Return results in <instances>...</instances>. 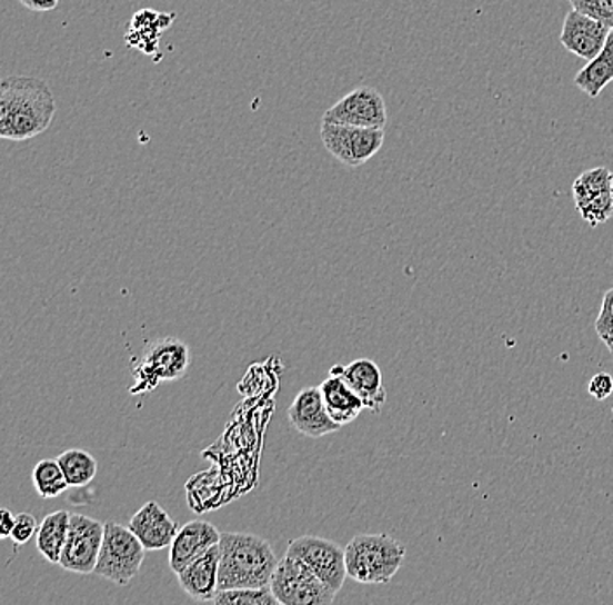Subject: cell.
I'll return each mask as SVG.
<instances>
[{
	"instance_id": "1",
	"label": "cell",
	"mask_w": 613,
	"mask_h": 605,
	"mask_svg": "<svg viewBox=\"0 0 613 605\" xmlns=\"http://www.w3.org/2000/svg\"><path fill=\"white\" fill-rule=\"evenodd\" d=\"M57 116V100L42 79L6 77L0 85V137L24 141L49 130Z\"/></svg>"
},
{
	"instance_id": "2",
	"label": "cell",
	"mask_w": 613,
	"mask_h": 605,
	"mask_svg": "<svg viewBox=\"0 0 613 605\" xmlns=\"http://www.w3.org/2000/svg\"><path fill=\"white\" fill-rule=\"evenodd\" d=\"M271 543L257 534L222 533L220 537L219 592L271 586L278 567Z\"/></svg>"
},
{
	"instance_id": "3",
	"label": "cell",
	"mask_w": 613,
	"mask_h": 605,
	"mask_svg": "<svg viewBox=\"0 0 613 605\" xmlns=\"http://www.w3.org/2000/svg\"><path fill=\"white\" fill-rule=\"evenodd\" d=\"M406 557L400 540L389 534H360L345 546L351 579L361 585H385L398 574Z\"/></svg>"
},
{
	"instance_id": "4",
	"label": "cell",
	"mask_w": 613,
	"mask_h": 605,
	"mask_svg": "<svg viewBox=\"0 0 613 605\" xmlns=\"http://www.w3.org/2000/svg\"><path fill=\"white\" fill-rule=\"evenodd\" d=\"M145 552L142 540L138 539L130 527L105 522V534L94 574L119 586L130 585L142 569Z\"/></svg>"
},
{
	"instance_id": "5",
	"label": "cell",
	"mask_w": 613,
	"mask_h": 605,
	"mask_svg": "<svg viewBox=\"0 0 613 605\" xmlns=\"http://www.w3.org/2000/svg\"><path fill=\"white\" fill-rule=\"evenodd\" d=\"M190 365L189 346L177 337L155 339L145 347L142 361L134 367L133 395H143L158 388L161 383L185 377Z\"/></svg>"
},
{
	"instance_id": "6",
	"label": "cell",
	"mask_w": 613,
	"mask_h": 605,
	"mask_svg": "<svg viewBox=\"0 0 613 605\" xmlns=\"http://www.w3.org/2000/svg\"><path fill=\"white\" fill-rule=\"evenodd\" d=\"M271 589L279 604L283 605H330L336 597V592L315 576L309 565L288 552L279 558Z\"/></svg>"
},
{
	"instance_id": "7",
	"label": "cell",
	"mask_w": 613,
	"mask_h": 605,
	"mask_svg": "<svg viewBox=\"0 0 613 605\" xmlns=\"http://www.w3.org/2000/svg\"><path fill=\"white\" fill-rule=\"evenodd\" d=\"M385 133L375 128L321 122V141L324 149L349 168L366 165L380 152Z\"/></svg>"
},
{
	"instance_id": "8",
	"label": "cell",
	"mask_w": 613,
	"mask_h": 605,
	"mask_svg": "<svg viewBox=\"0 0 613 605\" xmlns=\"http://www.w3.org/2000/svg\"><path fill=\"white\" fill-rule=\"evenodd\" d=\"M105 534V524L97 518L72 513L70 515L69 537L61 553L60 567L76 574H94L101 543Z\"/></svg>"
},
{
	"instance_id": "9",
	"label": "cell",
	"mask_w": 613,
	"mask_h": 605,
	"mask_svg": "<svg viewBox=\"0 0 613 605\" xmlns=\"http://www.w3.org/2000/svg\"><path fill=\"white\" fill-rule=\"evenodd\" d=\"M288 553L309 565L315 576L321 577L336 594L349 577L345 548L333 540L319 536H302L291 540Z\"/></svg>"
},
{
	"instance_id": "10",
	"label": "cell",
	"mask_w": 613,
	"mask_h": 605,
	"mask_svg": "<svg viewBox=\"0 0 613 605\" xmlns=\"http://www.w3.org/2000/svg\"><path fill=\"white\" fill-rule=\"evenodd\" d=\"M324 122L335 125L358 126V128H375L383 130L388 125V107L382 95L375 88L354 89L342 100L324 112Z\"/></svg>"
},
{
	"instance_id": "11",
	"label": "cell",
	"mask_w": 613,
	"mask_h": 605,
	"mask_svg": "<svg viewBox=\"0 0 613 605\" xmlns=\"http://www.w3.org/2000/svg\"><path fill=\"white\" fill-rule=\"evenodd\" d=\"M609 27L585 12L572 9L563 21L560 41L563 48L582 60L591 61L600 54L606 44Z\"/></svg>"
},
{
	"instance_id": "12",
	"label": "cell",
	"mask_w": 613,
	"mask_h": 605,
	"mask_svg": "<svg viewBox=\"0 0 613 605\" xmlns=\"http://www.w3.org/2000/svg\"><path fill=\"white\" fill-rule=\"evenodd\" d=\"M288 419L300 435L309 438H323L339 432L342 426L331 419L324 405L323 393L319 386L302 389L288 408Z\"/></svg>"
},
{
	"instance_id": "13",
	"label": "cell",
	"mask_w": 613,
	"mask_h": 605,
	"mask_svg": "<svg viewBox=\"0 0 613 605\" xmlns=\"http://www.w3.org/2000/svg\"><path fill=\"white\" fill-rule=\"evenodd\" d=\"M330 374L342 377L360 396L366 410L379 414L388 401V391L383 388L382 370L372 359H355L349 365H335Z\"/></svg>"
},
{
	"instance_id": "14",
	"label": "cell",
	"mask_w": 613,
	"mask_h": 605,
	"mask_svg": "<svg viewBox=\"0 0 613 605\" xmlns=\"http://www.w3.org/2000/svg\"><path fill=\"white\" fill-rule=\"evenodd\" d=\"M220 537L222 533L210 522L192 520L180 527L170 546L171 571L178 574L185 569L187 565L220 545Z\"/></svg>"
},
{
	"instance_id": "15",
	"label": "cell",
	"mask_w": 613,
	"mask_h": 605,
	"mask_svg": "<svg viewBox=\"0 0 613 605\" xmlns=\"http://www.w3.org/2000/svg\"><path fill=\"white\" fill-rule=\"evenodd\" d=\"M128 527L142 540L147 552L168 548L180 530L178 522L155 500H150L138 509Z\"/></svg>"
},
{
	"instance_id": "16",
	"label": "cell",
	"mask_w": 613,
	"mask_h": 605,
	"mask_svg": "<svg viewBox=\"0 0 613 605\" xmlns=\"http://www.w3.org/2000/svg\"><path fill=\"white\" fill-rule=\"evenodd\" d=\"M220 545L177 574L178 583L192 601L211 602L219 594Z\"/></svg>"
},
{
	"instance_id": "17",
	"label": "cell",
	"mask_w": 613,
	"mask_h": 605,
	"mask_svg": "<svg viewBox=\"0 0 613 605\" xmlns=\"http://www.w3.org/2000/svg\"><path fill=\"white\" fill-rule=\"evenodd\" d=\"M321 393H323L324 405L331 419L340 426L351 424L352 420L360 417L361 411L366 410L360 396L352 391L342 377L330 374L326 380L321 383Z\"/></svg>"
},
{
	"instance_id": "18",
	"label": "cell",
	"mask_w": 613,
	"mask_h": 605,
	"mask_svg": "<svg viewBox=\"0 0 613 605\" xmlns=\"http://www.w3.org/2000/svg\"><path fill=\"white\" fill-rule=\"evenodd\" d=\"M613 81V29L610 30L606 44L594 60L587 61V66L573 79V85L581 89L582 93L591 98H597L603 89Z\"/></svg>"
},
{
	"instance_id": "19",
	"label": "cell",
	"mask_w": 613,
	"mask_h": 605,
	"mask_svg": "<svg viewBox=\"0 0 613 605\" xmlns=\"http://www.w3.org/2000/svg\"><path fill=\"white\" fill-rule=\"evenodd\" d=\"M70 529V513L66 509L49 513L37 530V549L49 564L60 565Z\"/></svg>"
},
{
	"instance_id": "20",
	"label": "cell",
	"mask_w": 613,
	"mask_h": 605,
	"mask_svg": "<svg viewBox=\"0 0 613 605\" xmlns=\"http://www.w3.org/2000/svg\"><path fill=\"white\" fill-rule=\"evenodd\" d=\"M70 487H84L91 484L98 473V463L91 454L79 448H70L58 457Z\"/></svg>"
},
{
	"instance_id": "21",
	"label": "cell",
	"mask_w": 613,
	"mask_h": 605,
	"mask_svg": "<svg viewBox=\"0 0 613 605\" xmlns=\"http://www.w3.org/2000/svg\"><path fill=\"white\" fill-rule=\"evenodd\" d=\"M33 485L37 494L42 499H53L61 496L70 487L66 473L61 469L60 463L53 459H42L33 468Z\"/></svg>"
},
{
	"instance_id": "22",
	"label": "cell",
	"mask_w": 613,
	"mask_h": 605,
	"mask_svg": "<svg viewBox=\"0 0 613 605\" xmlns=\"http://www.w3.org/2000/svg\"><path fill=\"white\" fill-rule=\"evenodd\" d=\"M609 189H612V171L609 168H593V170L584 171L573 182V201L579 205V202H584L585 199L593 198Z\"/></svg>"
},
{
	"instance_id": "23",
	"label": "cell",
	"mask_w": 613,
	"mask_h": 605,
	"mask_svg": "<svg viewBox=\"0 0 613 605\" xmlns=\"http://www.w3.org/2000/svg\"><path fill=\"white\" fill-rule=\"evenodd\" d=\"M217 605H275L278 598L272 594L271 586L265 588H232L219 592L213 598Z\"/></svg>"
},
{
	"instance_id": "24",
	"label": "cell",
	"mask_w": 613,
	"mask_h": 605,
	"mask_svg": "<svg viewBox=\"0 0 613 605\" xmlns=\"http://www.w3.org/2000/svg\"><path fill=\"white\" fill-rule=\"evenodd\" d=\"M579 215L585 224L591 227L603 226L613 217V196L612 189L603 190L593 198L585 199L584 202L575 205Z\"/></svg>"
},
{
	"instance_id": "25",
	"label": "cell",
	"mask_w": 613,
	"mask_h": 605,
	"mask_svg": "<svg viewBox=\"0 0 613 605\" xmlns=\"http://www.w3.org/2000/svg\"><path fill=\"white\" fill-rule=\"evenodd\" d=\"M594 328L605 346L613 344V287L603 297L602 309H600Z\"/></svg>"
},
{
	"instance_id": "26",
	"label": "cell",
	"mask_w": 613,
	"mask_h": 605,
	"mask_svg": "<svg viewBox=\"0 0 613 605\" xmlns=\"http://www.w3.org/2000/svg\"><path fill=\"white\" fill-rule=\"evenodd\" d=\"M39 522L30 513H20L17 515V524H14V529H12L11 539L14 545H24L29 543L33 536H37V530H39Z\"/></svg>"
},
{
	"instance_id": "27",
	"label": "cell",
	"mask_w": 613,
	"mask_h": 605,
	"mask_svg": "<svg viewBox=\"0 0 613 605\" xmlns=\"http://www.w3.org/2000/svg\"><path fill=\"white\" fill-rule=\"evenodd\" d=\"M581 12L596 18V20L605 23L609 29H613V0H590Z\"/></svg>"
},
{
	"instance_id": "28",
	"label": "cell",
	"mask_w": 613,
	"mask_h": 605,
	"mask_svg": "<svg viewBox=\"0 0 613 605\" xmlns=\"http://www.w3.org/2000/svg\"><path fill=\"white\" fill-rule=\"evenodd\" d=\"M587 391L593 396L594 400L605 401L606 398L613 395V377L605 371H600L593 379L590 380Z\"/></svg>"
},
{
	"instance_id": "29",
	"label": "cell",
	"mask_w": 613,
	"mask_h": 605,
	"mask_svg": "<svg viewBox=\"0 0 613 605\" xmlns=\"http://www.w3.org/2000/svg\"><path fill=\"white\" fill-rule=\"evenodd\" d=\"M24 8L36 12L53 11L60 4V0H20Z\"/></svg>"
},
{
	"instance_id": "30",
	"label": "cell",
	"mask_w": 613,
	"mask_h": 605,
	"mask_svg": "<svg viewBox=\"0 0 613 605\" xmlns=\"http://www.w3.org/2000/svg\"><path fill=\"white\" fill-rule=\"evenodd\" d=\"M14 524H17V517L8 508L2 509V513H0V537L2 539L11 537Z\"/></svg>"
},
{
	"instance_id": "31",
	"label": "cell",
	"mask_w": 613,
	"mask_h": 605,
	"mask_svg": "<svg viewBox=\"0 0 613 605\" xmlns=\"http://www.w3.org/2000/svg\"><path fill=\"white\" fill-rule=\"evenodd\" d=\"M587 2H590V0H570L572 9H577V11H581V9L584 8Z\"/></svg>"
},
{
	"instance_id": "32",
	"label": "cell",
	"mask_w": 613,
	"mask_h": 605,
	"mask_svg": "<svg viewBox=\"0 0 613 605\" xmlns=\"http://www.w3.org/2000/svg\"><path fill=\"white\" fill-rule=\"evenodd\" d=\"M606 347H609V351L612 353L613 355V344H610V346H606Z\"/></svg>"
},
{
	"instance_id": "33",
	"label": "cell",
	"mask_w": 613,
	"mask_h": 605,
	"mask_svg": "<svg viewBox=\"0 0 613 605\" xmlns=\"http://www.w3.org/2000/svg\"><path fill=\"white\" fill-rule=\"evenodd\" d=\"M612 196H613V173H612Z\"/></svg>"
}]
</instances>
